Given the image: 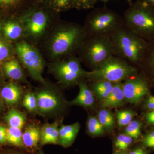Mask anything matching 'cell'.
<instances>
[{
	"mask_svg": "<svg viewBox=\"0 0 154 154\" xmlns=\"http://www.w3.org/2000/svg\"><path fill=\"white\" fill-rule=\"evenodd\" d=\"M75 8L78 9H88L93 8L96 4L94 0H72Z\"/></svg>",
	"mask_w": 154,
	"mask_h": 154,
	"instance_id": "cell-31",
	"label": "cell"
},
{
	"mask_svg": "<svg viewBox=\"0 0 154 154\" xmlns=\"http://www.w3.org/2000/svg\"><path fill=\"white\" fill-rule=\"evenodd\" d=\"M5 120L10 127L22 129L25 124V116L24 113L15 109H11L5 116Z\"/></svg>",
	"mask_w": 154,
	"mask_h": 154,
	"instance_id": "cell-21",
	"label": "cell"
},
{
	"mask_svg": "<svg viewBox=\"0 0 154 154\" xmlns=\"http://www.w3.org/2000/svg\"><path fill=\"white\" fill-rule=\"evenodd\" d=\"M22 91L21 88L15 83H9L3 87L1 92V96L6 104L14 105L19 102Z\"/></svg>",
	"mask_w": 154,
	"mask_h": 154,
	"instance_id": "cell-16",
	"label": "cell"
},
{
	"mask_svg": "<svg viewBox=\"0 0 154 154\" xmlns=\"http://www.w3.org/2000/svg\"><path fill=\"white\" fill-rule=\"evenodd\" d=\"M15 49L17 55L31 77L36 81L45 83L42 76L44 60L39 51L25 41L17 43Z\"/></svg>",
	"mask_w": 154,
	"mask_h": 154,
	"instance_id": "cell-7",
	"label": "cell"
},
{
	"mask_svg": "<svg viewBox=\"0 0 154 154\" xmlns=\"http://www.w3.org/2000/svg\"><path fill=\"white\" fill-rule=\"evenodd\" d=\"M92 85V89L99 99L103 100L110 95L113 88V83L107 81H96Z\"/></svg>",
	"mask_w": 154,
	"mask_h": 154,
	"instance_id": "cell-22",
	"label": "cell"
},
{
	"mask_svg": "<svg viewBox=\"0 0 154 154\" xmlns=\"http://www.w3.org/2000/svg\"><path fill=\"white\" fill-rule=\"evenodd\" d=\"M11 54L10 48L5 42L0 39V64L7 60Z\"/></svg>",
	"mask_w": 154,
	"mask_h": 154,
	"instance_id": "cell-32",
	"label": "cell"
},
{
	"mask_svg": "<svg viewBox=\"0 0 154 154\" xmlns=\"http://www.w3.org/2000/svg\"><path fill=\"white\" fill-rule=\"evenodd\" d=\"M133 139L126 134H120L114 143V146L117 151H125L132 143Z\"/></svg>",
	"mask_w": 154,
	"mask_h": 154,
	"instance_id": "cell-26",
	"label": "cell"
},
{
	"mask_svg": "<svg viewBox=\"0 0 154 154\" xmlns=\"http://www.w3.org/2000/svg\"><path fill=\"white\" fill-rule=\"evenodd\" d=\"M40 130L38 127L30 125L25 128L22 134L23 144L30 148L36 147L40 140Z\"/></svg>",
	"mask_w": 154,
	"mask_h": 154,
	"instance_id": "cell-17",
	"label": "cell"
},
{
	"mask_svg": "<svg viewBox=\"0 0 154 154\" xmlns=\"http://www.w3.org/2000/svg\"><path fill=\"white\" fill-rule=\"evenodd\" d=\"M134 113L128 110L119 111L116 113L117 122L119 126H127L132 121Z\"/></svg>",
	"mask_w": 154,
	"mask_h": 154,
	"instance_id": "cell-30",
	"label": "cell"
},
{
	"mask_svg": "<svg viewBox=\"0 0 154 154\" xmlns=\"http://www.w3.org/2000/svg\"><path fill=\"white\" fill-rule=\"evenodd\" d=\"M141 2H144L154 7V0H139Z\"/></svg>",
	"mask_w": 154,
	"mask_h": 154,
	"instance_id": "cell-39",
	"label": "cell"
},
{
	"mask_svg": "<svg viewBox=\"0 0 154 154\" xmlns=\"http://www.w3.org/2000/svg\"><path fill=\"white\" fill-rule=\"evenodd\" d=\"M143 145L146 147L154 149V132L147 135L143 140Z\"/></svg>",
	"mask_w": 154,
	"mask_h": 154,
	"instance_id": "cell-33",
	"label": "cell"
},
{
	"mask_svg": "<svg viewBox=\"0 0 154 154\" xmlns=\"http://www.w3.org/2000/svg\"><path fill=\"white\" fill-rule=\"evenodd\" d=\"M124 99L122 84L121 82L115 83L110 95L102 100L101 106L104 108L119 107Z\"/></svg>",
	"mask_w": 154,
	"mask_h": 154,
	"instance_id": "cell-12",
	"label": "cell"
},
{
	"mask_svg": "<svg viewBox=\"0 0 154 154\" xmlns=\"http://www.w3.org/2000/svg\"><path fill=\"white\" fill-rule=\"evenodd\" d=\"M83 28L74 24L64 26L54 36L50 46L51 54L60 57L79 49L85 37Z\"/></svg>",
	"mask_w": 154,
	"mask_h": 154,
	"instance_id": "cell-6",
	"label": "cell"
},
{
	"mask_svg": "<svg viewBox=\"0 0 154 154\" xmlns=\"http://www.w3.org/2000/svg\"><path fill=\"white\" fill-rule=\"evenodd\" d=\"M7 129L0 124V143L4 144L6 141Z\"/></svg>",
	"mask_w": 154,
	"mask_h": 154,
	"instance_id": "cell-35",
	"label": "cell"
},
{
	"mask_svg": "<svg viewBox=\"0 0 154 154\" xmlns=\"http://www.w3.org/2000/svg\"><path fill=\"white\" fill-rule=\"evenodd\" d=\"M24 107L31 112L37 111V101L36 95L29 93L25 95L23 100Z\"/></svg>",
	"mask_w": 154,
	"mask_h": 154,
	"instance_id": "cell-29",
	"label": "cell"
},
{
	"mask_svg": "<svg viewBox=\"0 0 154 154\" xmlns=\"http://www.w3.org/2000/svg\"><path fill=\"white\" fill-rule=\"evenodd\" d=\"M0 72H1V69H0Z\"/></svg>",
	"mask_w": 154,
	"mask_h": 154,
	"instance_id": "cell-45",
	"label": "cell"
},
{
	"mask_svg": "<svg viewBox=\"0 0 154 154\" xmlns=\"http://www.w3.org/2000/svg\"><path fill=\"white\" fill-rule=\"evenodd\" d=\"M2 31L6 38L10 40H16L22 36L23 29L18 22L10 21L3 25Z\"/></svg>",
	"mask_w": 154,
	"mask_h": 154,
	"instance_id": "cell-20",
	"label": "cell"
},
{
	"mask_svg": "<svg viewBox=\"0 0 154 154\" xmlns=\"http://www.w3.org/2000/svg\"><path fill=\"white\" fill-rule=\"evenodd\" d=\"M125 80L122 89L126 102L137 104L149 92V85L145 78L137 76Z\"/></svg>",
	"mask_w": 154,
	"mask_h": 154,
	"instance_id": "cell-9",
	"label": "cell"
},
{
	"mask_svg": "<svg viewBox=\"0 0 154 154\" xmlns=\"http://www.w3.org/2000/svg\"><path fill=\"white\" fill-rule=\"evenodd\" d=\"M98 118L103 127L107 130L111 131L114 126V118L109 110L103 109L98 113Z\"/></svg>",
	"mask_w": 154,
	"mask_h": 154,
	"instance_id": "cell-24",
	"label": "cell"
},
{
	"mask_svg": "<svg viewBox=\"0 0 154 154\" xmlns=\"http://www.w3.org/2000/svg\"><path fill=\"white\" fill-rule=\"evenodd\" d=\"M48 17L46 12L39 9H34L25 14L23 21L25 29L33 36H41L47 27Z\"/></svg>",
	"mask_w": 154,
	"mask_h": 154,
	"instance_id": "cell-10",
	"label": "cell"
},
{
	"mask_svg": "<svg viewBox=\"0 0 154 154\" xmlns=\"http://www.w3.org/2000/svg\"><path fill=\"white\" fill-rule=\"evenodd\" d=\"M94 2H97L99 1H102V2H107V1H109V0H94ZM126 1H127L128 2V3L129 5H131V4H132V0H126Z\"/></svg>",
	"mask_w": 154,
	"mask_h": 154,
	"instance_id": "cell-40",
	"label": "cell"
},
{
	"mask_svg": "<svg viewBox=\"0 0 154 154\" xmlns=\"http://www.w3.org/2000/svg\"><path fill=\"white\" fill-rule=\"evenodd\" d=\"M82 60L93 70L114 55L110 37L86 36L79 48Z\"/></svg>",
	"mask_w": 154,
	"mask_h": 154,
	"instance_id": "cell-5",
	"label": "cell"
},
{
	"mask_svg": "<svg viewBox=\"0 0 154 154\" xmlns=\"http://www.w3.org/2000/svg\"><path fill=\"white\" fill-rule=\"evenodd\" d=\"M58 123L46 124L40 130V141L42 145L47 144H60L59 138Z\"/></svg>",
	"mask_w": 154,
	"mask_h": 154,
	"instance_id": "cell-13",
	"label": "cell"
},
{
	"mask_svg": "<svg viewBox=\"0 0 154 154\" xmlns=\"http://www.w3.org/2000/svg\"><path fill=\"white\" fill-rule=\"evenodd\" d=\"M88 132L92 135L100 136L105 133L104 127L99 119L93 116L89 117L88 121Z\"/></svg>",
	"mask_w": 154,
	"mask_h": 154,
	"instance_id": "cell-25",
	"label": "cell"
},
{
	"mask_svg": "<svg viewBox=\"0 0 154 154\" xmlns=\"http://www.w3.org/2000/svg\"><path fill=\"white\" fill-rule=\"evenodd\" d=\"M2 101H1V98H0V110L2 109Z\"/></svg>",
	"mask_w": 154,
	"mask_h": 154,
	"instance_id": "cell-42",
	"label": "cell"
},
{
	"mask_svg": "<svg viewBox=\"0 0 154 154\" xmlns=\"http://www.w3.org/2000/svg\"><path fill=\"white\" fill-rule=\"evenodd\" d=\"M124 24L122 16L104 7L94 9L88 16L83 28L86 36L110 37Z\"/></svg>",
	"mask_w": 154,
	"mask_h": 154,
	"instance_id": "cell-3",
	"label": "cell"
},
{
	"mask_svg": "<svg viewBox=\"0 0 154 154\" xmlns=\"http://www.w3.org/2000/svg\"><path fill=\"white\" fill-rule=\"evenodd\" d=\"M140 67L148 71L154 81V39L148 42V45Z\"/></svg>",
	"mask_w": 154,
	"mask_h": 154,
	"instance_id": "cell-19",
	"label": "cell"
},
{
	"mask_svg": "<svg viewBox=\"0 0 154 154\" xmlns=\"http://www.w3.org/2000/svg\"><path fill=\"white\" fill-rule=\"evenodd\" d=\"M39 1L42 2H48L49 0H39Z\"/></svg>",
	"mask_w": 154,
	"mask_h": 154,
	"instance_id": "cell-43",
	"label": "cell"
},
{
	"mask_svg": "<svg viewBox=\"0 0 154 154\" xmlns=\"http://www.w3.org/2000/svg\"><path fill=\"white\" fill-rule=\"evenodd\" d=\"M128 154H148V152L143 148L139 147L134 149Z\"/></svg>",
	"mask_w": 154,
	"mask_h": 154,
	"instance_id": "cell-36",
	"label": "cell"
},
{
	"mask_svg": "<svg viewBox=\"0 0 154 154\" xmlns=\"http://www.w3.org/2000/svg\"><path fill=\"white\" fill-rule=\"evenodd\" d=\"M23 0H0V5L3 7L17 6Z\"/></svg>",
	"mask_w": 154,
	"mask_h": 154,
	"instance_id": "cell-34",
	"label": "cell"
},
{
	"mask_svg": "<svg viewBox=\"0 0 154 154\" xmlns=\"http://www.w3.org/2000/svg\"><path fill=\"white\" fill-rule=\"evenodd\" d=\"M138 71V68L113 55L92 71L88 72L87 78L92 82L107 81L115 84L135 75Z\"/></svg>",
	"mask_w": 154,
	"mask_h": 154,
	"instance_id": "cell-4",
	"label": "cell"
},
{
	"mask_svg": "<svg viewBox=\"0 0 154 154\" xmlns=\"http://www.w3.org/2000/svg\"><path fill=\"white\" fill-rule=\"evenodd\" d=\"M122 17L124 25L140 38L147 42L154 39V7L136 0Z\"/></svg>",
	"mask_w": 154,
	"mask_h": 154,
	"instance_id": "cell-2",
	"label": "cell"
},
{
	"mask_svg": "<svg viewBox=\"0 0 154 154\" xmlns=\"http://www.w3.org/2000/svg\"><path fill=\"white\" fill-rule=\"evenodd\" d=\"M79 93L75 99L70 102L71 105H77L89 107L94 105L95 98L92 91L87 84L82 81L79 82Z\"/></svg>",
	"mask_w": 154,
	"mask_h": 154,
	"instance_id": "cell-14",
	"label": "cell"
},
{
	"mask_svg": "<svg viewBox=\"0 0 154 154\" xmlns=\"http://www.w3.org/2000/svg\"><path fill=\"white\" fill-rule=\"evenodd\" d=\"M146 119L149 122L154 124V110L147 114Z\"/></svg>",
	"mask_w": 154,
	"mask_h": 154,
	"instance_id": "cell-38",
	"label": "cell"
},
{
	"mask_svg": "<svg viewBox=\"0 0 154 154\" xmlns=\"http://www.w3.org/2000/svg\"><path fill=\"white\" fill-rule=\"evenodd\" d=\"M37 111L42 115L52 113L59 110L62 105L61 99L53 91L42 90L36 94Z\"/></svg>",
	"mask_w": 154,
	"mask_h": 154,
	"instance_id": "cell-11",
	"label": "cell"
},
{
	"mask_svg": "<svg viewBox=\"0 0 154 154\" xmlns=\"http://www.w3.org/2000/svg\"><path fill=\"white\" fill-rule=\"evenodd\" d=\"M80 61L79 58L72 56L66 60L55 64L53 68L54 72L64 85H74L88 76V72L83 69Z\"/></svg>",
	"mask_w": 154,
	"mask_h": 154,
	"instance_id": "cell-8",
	"label": "cell"
},
{
	"mask_svg": "<svg viewBox=\"0 0 154 154\" xmlns=\"http://www.w3.org/2000/svg\"><path fill=\"white\" fill-rule=\"evenodd\" d=\"M80 128L78 122L70 125H62L59 129V138L61 145L67 147L74 141Z\"/></svg>",
	"mask_w": 154,
	"mask_h": 154,
	"instance_id": "cell-15",
	"label": "cell"
},
{
	"mask_svg": "<svg viewBox=\"0 0 154 154\" xmlns=\"http://www.w3.org/2000/svg\"><path fill=\"white\" fill-rule=\"evenodd\" d=\"M40 154H43V153H42L40 152Z\"/></svg>",
	"mask_w": 154,
	"mask_h": 154,
	"instance_id": "cell-44",
	"label": "cell"
},
{
	"mask_svg": "<svg viewBox=\"0 0 154 154\" xmlns=\"http://www.w3.org/2000/svg\"><path fill=\"white\" fill-rule=\"evenodd\" d=\"M146 106L148 108L154 110V96H150L146 102Z\"/></svg>",
	"mask_w": 154,
	"mask_h": 154,
	"instance_id": "cell-37",
	"label": "cell"
},
{
	"mask_svg": "<svg viewBox=\"0 0 154 154\" xmlns=\"http://www.w3.org/2000/svg\"><path fill=\"white\" fill-rule=\"evenodd\" d=\"M48 2L54 11L57 12L75 8L72 0H49Z\"/></svg>",
	"mask_w": 154,
	"mask_h": 154,
	"instance_id": "cell-27",
	"label": "cell"
},
{
	"mask_svg": "<svg viewBox=\"0 0 154 154\" xmlns=\"http://www.w3.org/2000/svg\"><path fill=\"white\" fill-rule=\"evenodd\" d=\"M141 124L139 122L133 120L127 125L125 129V134L133 139H137L141 134Z\"/></svg>",
	"mask_w": 154,
	"mask_h": 154,
	"instance_id": "cell-28",
	"label": "cell"
},
{
	"mask_svg": "<svg viewBox=\"0 0 154 154\" xmlns=\"http://www.w3.org/2000/svg\"><path fill=\"white\" fill-rule=\"evenodd\" d=\"M113 154H128L125 151H116Z\"/></svg>",
	"mask_w": 154,
	"mask_h": 154,
	"instance_id": "cell-41",
	"label": "cell"
},
{
	"mask_svg": "<svg viewBox=\"0 0 154 154\" xmlns=\"http://www.w3.org/2000/svg\"><path fill=\"white\" fill-rule=\"evenodd\" d=\"M3 68L6 75L12 79L20 80L24 78L22 69L17 60L12 59L6 61L4 64Z\"/></svg>",
	"mask_w": 154,
	"mask_h": 154,
	"instance_id": "cell-18",
	"label": "cell"
},
{
	"mask_svg": "<svg viewBox=\"0 0 154 154\" xmlns=\"http://www.w3.org/2000/svg\"><path fill=\"white\" fill-rule=\"evenodd\" d=\"M22 134L21 129L9 127L7 129L6 141L13 145L23 147L24 145L22 139Z\"/></svg>",
	"mask_w": 154,
	"mask_h": 154,
	"instance_id": "cell-23",
	"label": "cell"
},
{
	"mask_svg": "<svg viewBox=\"0 0 154 154\" xmlns=\"http://www.w3.org/2000/svg\"><path fill=\"white\" fill-rule=\"evenodd\" d=\"M110 38L114 55L139 68L147 47V42L130 30L124 24L112 34Z\"/></svg>",
	"mask_w": 154,
	"mask_h": 154,
	"instance_id": "cell-1",
	"label": "cell"
}]
</instances>
